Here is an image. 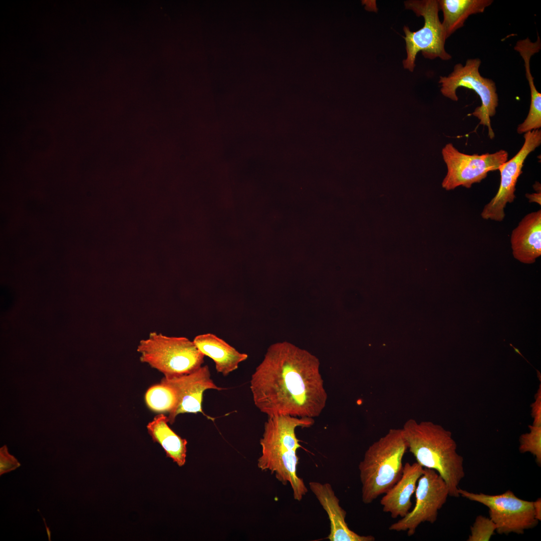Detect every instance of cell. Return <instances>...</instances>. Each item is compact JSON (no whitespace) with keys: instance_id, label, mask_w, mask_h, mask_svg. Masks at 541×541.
Returning a JSON list of instances; mask_svg holds the SVG:
<instances>
[{"instance_id":"cell-1","label":"cell","mask_w":541,"mask_h":541,"mask_svg":"<svg viewBox=\"0 0 541 541\" xmlns=\"http://www.w3.org/2000/svg\"><path fill=\"white\" fill-rule=\"evenodd\" d=\"M320 367L305 349L287 341L272 344L250 381L255 406L268 417H318L328 398Z\"/></svg>"},{"instance_id":"cell-2","label":"cell","mask_w":541,"mask_h":541,"mask_svg":"<svg viewBox=\"0 0 541 541\" xmlns=\"http://www.w3.org/2000/svg\"><path fill=\"white\" fill-rule=\"evenodd\" d=\"M314 418L290 415L268 416L260 439L261 455L257 466L269 471L284 485L289 483L294 498L301 501L308 490L303 479L297 474L298 449L301 447L296 434L298 427L309 428Z\"/></svg>"},{"instance_id":"cell-3","label":"cell","mask_w":541,"mask_h":541,"mask_svg":"<svg viewBox=\"0 0 541 541\" xmlns=\"http://www.w3.org/2000/svg\"><path fill=\"white\" fill-rule=\"evenodd\" d=\"M408 449L423 467L438 472L445 481L449 496L458 497L459 484L465 476L463 458L450 431L431 421L410 419L402 428Z\"/></svg>"},{"instance_id":"cell-4","label":"cell","mask_w":541,"mask_h":541,"mask_svg":"<svg viewBox=\"0 0 541 541\" xmlns=\"http://www.w3.org/2000/svg\"><path fill=\"white\" fill-rule=\"evenodd\" d=\"M408 445L402 429H391L372 443L359 464L362 500L372 503L400 478Z\"/></svg>"},{"instance_id":"cell-5","label":"cell","mask_w":541,"mask_h":541,"mask_svg":"<svg viewBox=\"0 0 541 541\" xmlns=\"http://www.w3.org/2000/svg\"><path fill=\"white\" fill-rule=\"evenodd\" d=\"M137 351L141 362L163 374L174 377L190 373L202 366L205 356L193 341L184 337H168L151 332L140 341Z\"/></svg>"},{"instance_id":"cell-6","label":"cell","mask_w":541,"mask_h":541,"mask_svg":"<svg viewBox=\"0 0 541 541\" xmlns=\"http://www.w3.org/2000/svg\"><path fill=\"white\" fill-rule=\"evenodd\" d=\"M404 4L406 9L424 18V24L416 32H411L407 26L403 28L407 52V58L403 61L404 68L413 71L416 56L419 52L427 59H450L451 55L444 48L447 37L438 16V1H408Z\"/></svg>"},{"instance_id":"cell-7","label":"cell","mask_w":541,"mask_h":541,"mask_svg":"<svg viewBox=\"0 0 541 541\" xmlns=\"http://www.w3.org/2000/svg\"><path fill=\"white\" fill-rule=\"evenodd\" d=\"M481 61L478 58L468 59L464 65L458 63L447 77H440L441 92L443 96L457 101L456 90L464 87L473 90L481 100V105L476 107L472 115L479 120V124L486 126L490 139L494 137L491 126L490 117L496 113L498 98L495 84L491 79L481 76L479 68Z\"/></svg>"},{"instance_id":"cell-8","label":"cell","mask_w":541,"mask_h":541,"mask_svg":"<svg viewBox=\"0 0 541 541\" xmlns=\"http://www.w3.org/2000/svg\"><path fill=\"white\" fill-rule=\"evenodd\" d=\"M459 495L481 503L489 509V518L499 534H523L538 523L534 516L533 501L517 497L511 490L497 495L474 493L459 488Z\"/></svg>"},{"instance_id":"cell-9","label":"cell","mask_w":541,"mask_h":541,"mask_svg":"<svg viewBox=\"0 0 541 541\" xmlns=\"http://www.w3.org/2000/svg\"><path fill=\"white\" fill-rule=\"evenodd\" d=\"M442 154L447 168L442 186L446 190L460 186L470 188L485 178L488 172L498 170L508 158V153L504 150L493 153L469 155L460 152L451 143L443 148Z\"/></svg>"},{"instance_id":"cell-10","label":"cell","mask_w":541,"mask_h":541,"mask_svg":"<svg viewBox=\"0 0 541 541\" xmlns=\"http://www.w3.org/2000/svg\"><path fill=\"white\" fill-rule=\"evenodd\" d=\"M416 503L413 509L397 522L391 524L389 530L406 531L411 536L423 522L433 523L438 510L445 503L449 495L448 487L435 470L424 468L415 490Z\"/></svg>"},{"instance_id":"cell-11","label":"cell","mask_w":541,"mask_h":541,"mask_svg":"<svg viewBox=\"0 0 541 541\" xmlns=\"http://www.w3.org/2000/svg\"><path fill=\"white\" fill-rule=\"evenodd\" d=\"M524 138V143L516 154L498 167L500 185L495 195L483 208L481 213L483 219L502 221L506 204L514 201L516 184L522 173L524 162L528 154L540 145L541 131L536 129L525 133Z\"/></svg>"},{"instance_id":"cell-12","label":"cell","mask_w":541,"mask_h":541,"mask_svg":"<svg viewBox=\"0 0 541 541\" xmlns=\"http://www.w3.org/2000/svg\"><path fill=\"white\" fill-rule=\"evenodd\" d=\"M160 382L172 387L177 395V405L167 416L170 424H173L176 417L181 414L203 413L202 402L204 392L209 389H223L211 378L209 367L206 365L187 374L164 377Z\"/></svg>"},{"instance_id":"cell-13","label":"cell","mask_w":541,"mask_h":541,"mask_svg":"<svg viewBox=\"0 0 541 541\" xmlns=\"http://www.w3.org/2000/svg\"><path fill=\"white\" fill-rule=\"evenodd\" d=\"M309 486L328 515L330 532L327 538L330 541L375 540L372 535H361L349 528L345 521L346 511L340 505L339 499L330 484L311 481Z\"/></svg>"},{"instance_id":"cell-14","label":"cell","mask_w":541,"mask_h":541,"mask_svg":"<svg viewBox=\"0 0 541 541\" xmlns=\"http://www.w3.org/2000/svg\"><path fill=\"white\" fill-rule=\"evenodd\" d=\"M423 471L424 467L417 462L404 464L400 478L380 500L384 512L390 513L392 518H396L399 516L402 518L410 511L412 505L411 496Z\"/></svg>"},{"instance_id":"cell-15","label":"cell","mask_w":541,"mask_h":541,"mask_svg":"<svg viewBox=\"0 0 541 541\" xmlns=\"http://www.w3.org/2000/svg\"><path fill=\"white\" fill-rule=\"evenodd\" d=\"M511 248L515 258L530 264L541 255V210L528 213L511 232Z\"/></svg>"},{"instance_id":"cell-16","label":"cell","mask_w":541,"mask_h":541,"mask_svg":"<svg viewBox=\"0 0 541 541\" xmlns=\"http://www.w3.org/2000/svg\"><path fill=\"white\" fill-rule=\"evenodd\" d=\"M198 350L211 358L216 370L227 376L238 368L239 364L246 360L248 355L238 352L224 340L211 333L196 336L193 340Z\"/></svg>"},{"instance_id":"cell-17","label":"cell","mask_w":541,"mask_h":541,"mask_svg":"<svg viewBox=\"0 0 541 541\" xmlns=\"http://www.w3.org/2000/svg\"><path fill=\"white\" fill-rule=\"evenodd\" d=\"M168 423L167 416L158 414L147 424V431L153 441L163 448L166 456L181 467L186 461L187 441L174 432Z\"/></svg>"},{"instance_id":"cell-18","label":"cell","mask_w":541,"mask_h":541,"mask_svg":"<svg viewBox=\"0 0 541 541\" xmlns=\"http://www.w3.org/2000/svg\"><path fill=\"white\" fill-rule=\"evenodd\" d=\"M492 0H439L440 10L443 14L442 23L447 38L462 27L469 16L483 13Z\"/></svg>"},{"instance_id":"cell-19","label":"cell","mask_w":541,"mask_h":541,"mask_svg":"<svg viewBox=\"0 0 541 541\" xmlns=\"http://www.w3.org/2000/svg\"><path fill=\"white\" fill-rule=\"evenodd\" d=\"M145 401L150 410L156 413H169L175 408L177 397L172 387L160 382L148 389L145 395Z\"/></svg>"},{"instance_id":"cell-20","label":"cell","mask_w":541,"mask_h":541,"mask_svg":"<svg viewBox=\"0 0 541 541\" xmlns=\"http://www.w3.org/2000/svg\"><path fill=\"white\" fill-rule=\"evenodd\" d=\"M529 432L519 437V450L521 453L530 452L541 465V426L529 425Z\"/></svg>"},{"instance_id":"cell-21","label":"cell","mask_w":541,"mask_h":541,"mask_svg":"<svg viewBox=\"0 0 541 541\" xmlns=\"http://www.w3.org/2000/svg\"><path fill=\"white\" fill-rule=\"evenodd\" d=\"M496 531V526L489 517L478 515L470 527L467 541H488Z\"/></svg>"},{"instance_id":"cell-22","label":"cell","mask_w":541,"mask_h":541,"mask_svg":"<svg viewBox=\"0 0 541 541\" xmlns=\"http://www.w3.org/2000/svg\"><path fill=\"white\" fill-rule=\"evenodd\" d=\"M1 452L0 471L1 474L15 469L20 464L13 456L9 455L7 452Z\"/></svg>"},{"instance_id":"cell-23","label":"cell","mask_w":541,"mask_h":541,"mask_svg":"<svg viewBox=\"0 0 541 541\" xmlns=\"http://www.w3.org/2000/svg\"><path fill=\"white\" fill-rule=\"evenodd\" d=\"M535 396V401L531 404V415L533 418V425L541 426V386Z\"/></svg>"},{"instance_id":"cell-24","label":"cell","mask_w":541,"mask_h":541,"mask_svg":"<svg viewBox=\"0 0 541 541\" xmlns=\"http://www.w3.org/2000/svg\"><path fill=\"white\" fill-rule=\"evenodd\" d=\"M533 510L535 518L540 521L541 520V499L537 498L535 501H533Z\"/></svg>"},{"instance_id":"cell-25","label":"cell","mask_w":541,"mask_h":541,"mask_svg":"<svg viewBox=\"0 0 541 541\" xmlns=\"http://www.w3.org/2000/svg\"><path fill=\"white\" fill-rule=\"evenodd\" d=\"M526 197L529 199L530 202H536L537 204L540 205L541 203V193L540 192H537V193H533L532 194H526Z\"/></svg>"},{"instance_id":"cell-26","label":"cell","mask_w":541,"mask_h":541,"mask_svg":"<svg viewBox=\"0 0 541 541\" xmlns=\"http://www.w3.org/2000/svg\"><path fill=\"white\" fill-rule=\"evenodd\" d=\"M45 525H46V529H47V534H48V537H49V539L50 540H51V532L50 531L49 528L47 526V525L46 524V523H45Z\"/></svg>"}]
</instances>
